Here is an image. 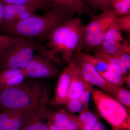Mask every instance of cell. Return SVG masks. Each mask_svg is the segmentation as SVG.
I'll return each mask as SVG.
<instances>
[{
  "mask_svg": "<svg viewBox=\"0 0 130 130\" xmlns=\"http://www.w3.org/2000/svg\"><path fill=\"white\" fill-rule=\"evenodd\" d=\"M115 2L124 3L130 6V0H111V3Z\"/></svg>",
  "mask_w": 130,
  "mask_h": 130,
  "instance_id": "cell-35",
  "label": "cell"
},
{
  "mask_svg": "<svg viewBox=\"0 0 130 130\" xmlns=\"http://www.w3.org/2000/svg\"><path fill=\"white\" fill-rule=\"evenodd\" d=\"M76 61L70 85L67 101L71 100L80 99L83 94L86 83L77 60Z\"/></svg>",
  "mask_w": 130,
  "mask_h": 130,
  "instance_id": "cell-13",
  "label": "cell"
},
{
  "mask_svg": "<svg viewBox=\"0 0 130 130\" xmlns=\"http://www.w3.org/2000/svg\"><path fill=\"white\" fill-rule=\"evenodd\" d=\"M99 74L107 81L117 86L123 87L124 84V78L125 76H121L108 70Z\"/></svg>",
  "mask_w": 130,
  "mask_h": 130,
  "instance_id": "cell-23",
  "label": "cell"
},
{
  "mask_svg": "<svg viewBox=\"0 0 130 130\" xmlns=\"http://www.w3.org/2000/svg\"><path fill=\"white\" fill-rule=\"evenodd\" d=\"M97 48L103 52L114 56L122 54H130L129 43L124 45H118L104 40Z\"/></svg>",
  "mask_w": 130,
  "mask_h": 130,
  "instance_id": "cell-18",
  "label": "cell"
},
{
  "mask_svg": "<svg viewBox=\"0 0 130 130\" xmlns=\"http://www.w3.org/2000/svg\"><path fill=\"white\" fill-rule=\"evenodd\" d=\"M46 121H47V124L48 125L50 130H61L57 128L54 125L49 121H47V120H46Z\"/></svg>",
  "mask_w": 130,
  "mask_h": 130,
  "instance_id": "cell-36",
  "label": "cell"
},
{
  "mask_svg": "<svg viewBox=\"0 0 130 130\" xmlns=\"http://www.w3.org/2000/svg\"><path fill=\"white\" fill-rule=\"evenodd\" d=\"M68 114L79 130H93L99 119L89 110L82 112L78 115L69 112Z\"/></svg>",
  "mask_w": 130,
  "mask_h": 130,
  "instance_id": "cell-15",
  "label": "cell"
},
{
  "mask_svg": "<svg viewBox=\"0 0 130 130\" xmlns=\"http://www.w3.org/2000/svg\"><path fill=\"white\" fill-rule=\"evenodd\" d=\"M6 3L0 1V24L2 22L4 17Z\"/></svg>",
  "mask_w": 130,
  "mask_h": 130,
  "instance_id": "cell-33",
  "label": "cell"
},
{
  "mask_svg": "<svg viewBox=\"0 0 130 130\" xmlns=\"http://www.w3.org/2000/svg\"><path fill=\"white\" fill-rule=\"evenodd\" d=\"M123 62L127 68L130 70V54H122L117 56H115Z\"/></svg>",
  "mask_w": 130,
  "mask_h": 130,
  "instance_id": "cell-30",
  "label": "cell"
},
{
  "mask_svg": "<svg viewBox=\"0 0 130 130\" xmlns=\"http://www.w3.org/2000/svg\"><path fill=\"white\" fill-rule=\"evenodd\" d=\"M74 56L79 64L85 81L91 85L96 86L115 97L120 87L105 79L78 53L74 54Z\"/></svg>",
  "mask_w": 130,
  "mask_h": 130,
  "instance_id": "cell-9",
  "label": "cell"
},
{
  "mask_svg": "<svg viewBox=\"0 0 130 130\" xmlns=\"http://www.w3.org/2000/svg\"><path fill=\"white\" fill-rule=\"evenodd\" d=\"M44 86L41 82H24L0 91V108L3 111H23L40 102Z\"/></svg>",
  "mask_w": 130,
  "mask_h": 130,
  "instance_id": "cell-3",
  "label": "cell"
},
{
  "mask_svg": "<svg viewBox=\"0 0 130 130\" xmlns=\"http://www.w3.org/2000/svg\"><path fill=\"white\" fill-rule=\"evenodd\" d=\"M85 26L79 17L71 18L56 26L46 41L48 51L52 56L70 63L74 54L81 51Z\"/></svg>",
  "mask_w": 130,
  "mask_h": 130,
  "instance_id": "cell-2",
  "label": "cell"
},
{
  "mask_svg": "<svg viewBox=\"0 0 130 130\" xmlns=\"http://www.w3.org/2000/svg\"><path fill=\"white\" fill-rule=\"evenodd\" d=\"M19 38L9 36L0 33V54H2L10 44L18 40Z\"/></svg>",
  "mask_w": 130,
  "mask_h": 130,
  "instance_id": "cell-29",
  "label": "cell"
},
{
  "mask_svg": "<svg viewBox=\"0 0 130 130\" xmlns=\"http://www.w3.org/2000/svg\"><path fill=\"white\" fill-rule=\"evenodd\" d=\"M93 86L86 82L83 94L80 99L83 106L84 111L89 110V105L93 89Z\"/></svg>",
  "mask_w": 130,
  "mask_h": 130,
  "instance_id": "cell-25",
  "label": "cell"
},
{
  "mask_svg": "<svg viewBox=\"0 0 130 130\" xmlns=\"http://www.w3.org/2000/svg\"><path fill=\"white\" fill-rule=\"evenodd\" d=\"M108 71L111 72L115 74L120 75L121 76H125V74H124L120 70V68L112 64H109L108 63Z\"/></svg>",
  "mask_w": 130,
  "mask_h": 130,
  "instance_id": "cell-31",
  "label": "cell"
},
{
  "mask_svg": "<svg viewBox=\"0 0 130 130\" xmlns=\"http://www.w3.org/2000/svg\"><path fill=\"white\" fill-rule=\"evenodd\" d=\"M36 51L44 53L47 49L36 40L19 38L0 54V71L24 68L32 59Z\"/></svg>",
  "mask_w": 130,
  "mask_h": 130,
  "instance_id": "cell-4",
  "label": "cell"
},
{
  "mask_svg": "<svg viewBox=\"0 0 130 130\" xmlns=\"http://www.w3.org/2000/svg\"><path fill=\"white\" fill-rule=\"evenodd\" d=\"M65 106L68 110L71 113L79 114L84 112L83 106L80 99L68 101Z\"/></svg>",
  "mask_w": 130,
  "mask_h": 130,
  "instance_id": "cell-26",
  "label": "cell"
},
{
  "mask_svg": "<svg viewBox=\"0 0 130 130\" xmlns=\"http://www.w3.org/2000/svg\"><path fill=\"white\" fill-rule=\"evenodd\" d=\"M119 17L113 8L103 11L102 13L94 16L85 26L82 49L88 54L101 44L106 32L116 24Z\"/></svg>",
  "mask_w": 130,
  "mask_h": 130,
  "instance_id": "cell-6",
  "label": "cell"
},
{
  "mask_svg": "<svg viewBox=\"0 0 130 130\" xmlns=\"http://www.w3.org/2000/svg\"><path fill=\"white\" fill-rule=\"evenodd\" d=\"M30 8L25 5L6 4L4 17L0 25L13 23L22 12Z\"/></svg>",
  "mask_w": 130,
  "mask_h": 130,
  "instance_id": "cell-17",
  "label": "cell"
},
{
  "mask_svg": "<svg viewBox=\"0 0 130 130\" xmlns=\"http://www.w3.org/2000/svg\"><path fill=\"white\" fill-rule=\"evenodd\" d=\"M94 55L101 59L109 64L116 65L118 67L125 75L129 73V70L119 59L113 55L102 51L97 48L93 50Z\"/></svg>",
  "mask_w": 130,
  "mask_h": 130,
  "instance_id": "cell-19",
  "label": "cell"
},
{
  "mask_svg": "<svg viewBox=\"0 0 130 130\" xmlns=\"http://www.w3.org/2000/svg\"><path fill=\"white\" fill-rule=\"evenodd\" d=\"M91 95L100 115L112 129L130 130L129 109L113 96L97 88L93 89Z\"/></svg>",
  "mask_w": 130,
  "mask_h": 130,
  "instance_id": "cell-5",
  "label": "cell"
},
{
  "mask_svg": "<svg viewBox=\"0 0 130 130\" xmlns=\"http://www.w3.org/2000/svg\"><path fill=\"white\" fill-rule=\"evenodd\" d=\"M113 130H123L120 129H116V128H115V129H113Z\"/></svg>",
  "mask_w": 130,
  "mask_h": 130,
  "instance_id": "cell-38",
  "label": "cell"
},
{
  "mask_svg": "<svg viewBox=\"0 0 130 130\" xmlns=\"http://www.w3.org/2000/svg\"><path fill=\"white\" fill-rule=\"evenodd\" d=\"M79 55L85 60L99 73L107 71L108 63L94 55L80 51Z\"/></svg>",
  "mask_w": 130,
  "mask_h": 130,
  "instance_id": "cell-21",
  "label": "cell"
},
{
  "mask_svg": "<svg viewBox=\"0 0 130 130\" xmlns=\"http://www.w3.org/2000/svg\"><path fill=\"white\" fill-rule=\"evenodd\" d=\"M25 77L21 70H9L0 71V91L19 85Z\"/></svg>",
  "mask_w": 130,
  "mask_h": 130,
  "instance_id": "cell-14",
  "label": "cell"
},
{
  "mask_svg": "<svg viewBox=\"0 0 130 130\" xmlns=\"http://www.w3.org/2000/svg\"><path fill=\"white\" fill-rule=\"evenodd\" d=\"M124 83H125L128 88H130V74L126 75L124 78Z\"/></svg>",
  "mask_w": 130,
  "mask_h": 130,
  "instance_id": "cell-34",
  "label": "cell"
},
{
  "mask_svg": "<svg viewBox=\"0 0 130 130\" xmlns=\"http://www.w3.org/2000/svg\"><path fill=\"white\" fill-rule=\"evenodd\" d=\"M84 2L89 3L94 7L103 10H109L112 8L111 5V0H82Z\"/></svg>",
  "mask_w": 130,
  "mask_h": 130,
  "instance_id": "cell-28",
  "label": "cell"
},
{
  "mask_svg": "<svg viewBox=\"0 0 130 130\" xmlns=\"http://www.w3.org/2000/svg\"><path fill=\"white\" fill-rule=\"evenodd\" d=\"M49 99L47 88L45 86L40 102L27 110L20 130H50L47 123L44 122Z\"/></svg>",
  "mask_w": 130,
  "mask_h": 130,
  "instance_id": "cell-8",
  "label": "cell"
},
{
  "mask_svg": "<svg viewBox=\"0 0 130 130\" xmlns=\"http://www.w3.org/2000/svg\"><path fill=\"white\" fill-rule=\"evenodd\" d=\"M77 61L73 56L72 59L60 75L56 85L52 105L56 106L65 105L67 102L68 93L73 74Z\"/></svg>",
  "mask_w": 130,
  "mask_h": 130,
  "instance_id": "cell-10",
  "label": "cell"
},
{
  "mask_svg": "<svg viewBox=\"0 0 130 130\" xmlns=\"http://www.w3.org/2000/svg\"><path fill=\"white\" fill-rule=\"evenodd\" d=\"M28 110L2 111L0 112V130H21Z\"/></svg>",
  "mask_w": 130,
  "mask_h": 130,
  "instance_id": "cell-12",
  "label": "cell"
},
{
  "mask_svg": "<svg viewBox=\"0 0 130 130\" xmlns=\"http://www.w3.org/2000/svg\"><path fill=\"white\" fill-rule=\"evenodd\" d=\"M6 4L25 5L37 10L49 11L50 7L42 0H0Z\"/></svg>",
  "mask_w": 130,
  "mask_h": 130,
  "instance_id": "cell-20",
  "label": "cell"
},
{
  "mask_svg": "<svg viewBox=\"0 0 130 130\" xmlns=\"http://www.w3.org/2000/svg\"><path fill=\"white\" fill-rule=\"evenodd\" d=\"M115 98L126 108H130V91L123 87H120Z\"/></svg>",
  "mask_w": 130,
  "mask_h": 130,
  "instance_id": "cell-24",
  "label": "cell"
},
{
  "mask_svg": "<svg viewBox=\"0 0 130 130\" xmlns=\"http://www.w3.org/2000/svg\"><path fill=\"white\" fill-rule=\"evenodd\" d=\"M116 23L120 30L129 34L130 33V12L123 16L118 17Z\"/></svg>",
  "mask_w": 130,
  "mask_h": 130,
  "instance_id": "cell-27",
  "label": "cell"
},
{
  "mask_svg": "<svg viewBox=\"0 0 130 130\" xmlns=\"http://www.w3.org/2000/svg\"><path fill=\"white\" fill-rule=\"evenodd\" d=\"M52 9L62 10L70 12L83 14V2L82 0H48Z\"/></svg>",
  "mask_w": 130,
  "mask_h": 130,
  "instance_id": "cell-16",
  "label": "cell"
},
{
  "mask_svg": "<svg viewBox=\"0 0 130 130\" xmlns=\"http://www.w3.org/2000/svg\"><path fill=\"white\" fill-rule=\"evenodd\" d=\"M42 1H43L45 3H46V4L50 7V8H51V5H50V3L49 2L48 0H42Z\"/></svg>",
  "mask_w": 130,
  "mask_h": 130,
  "instance_id": "cell-37",
  "label": "cell"
},
{
  "mask_svg": "<svg viewBox=\"0 0 130 130\" xmlns=\"http://www.w3.org/2000/svg\"><path fill=\"white\" fill-rule=\"evenodd\" d=\"M104 40L118 45H124L129 43L123 38L121 30L116 23L106 32Z\"/></svg>",
  "mask_w": 130,
  "mask_h": 130,
  "instance_id": "cell-22",
  "label": "cell"
},
{
  "mask_svg": "<svg viewBox=\"0 0 130 130\" xmlns=\"http://www.w3.org/2000/svg\"><path fill=\"white\" fill-rule=\"evenodd\" d=\"M60 61L48 52L38 53L24 68L21 69L24 76L32 78L55 77L59 73L58 65Z\"/></svg>",
  "mask_w": 130,
  "mask_h": 130,
  "instance_id": "cell-7",
  "label": "cell"
},
{
  "mask_svg": "<svg viewBox=\"0 0 130 130\" xmlns=\"http://www.w3.org/2000/svg\"><path fill=\"white\" fill-rule=\"evenodd\" d=\"M73 14L66 11L52 9L44 14H36L18 23L0 25V33L38 41H46L55 28L72 18Z\"/></svg>",
  "mask_w": 130,
  "mask_h": 130,
  "instance_id": "cell-1",
  "label": "cell"
},
{
  "mask_svg": "<svg viewBox=\"0 0 130 130\" xmlns=\"http://www.w3.org/2000/svg\"><path fill=\"white\" fill-rule=\"evenodd\" d=\"M45 118L61 130H79L64 109L55 111L47 107Z\"/></svg>",
  "mask_w": 130,
  "mask_h": 130,
  "instance_id": "cell-11",
  "label": "cell"
},
{
  "mask_svg": "<svg viewBox=\"0 0 130 130\" xmlns=\"http://www.w3.org/2000/svg\"><path fill=\"white\" fill-rule=\"evenodd\" d=\"M93 130H106V129L104 124L101 121H100L99 119Z\"/></svg>",
  "mask_w": 130,
  "mask_h": 130,
  "instance_id": "cell-32",
  "label": "cell"
}]
</instances>
